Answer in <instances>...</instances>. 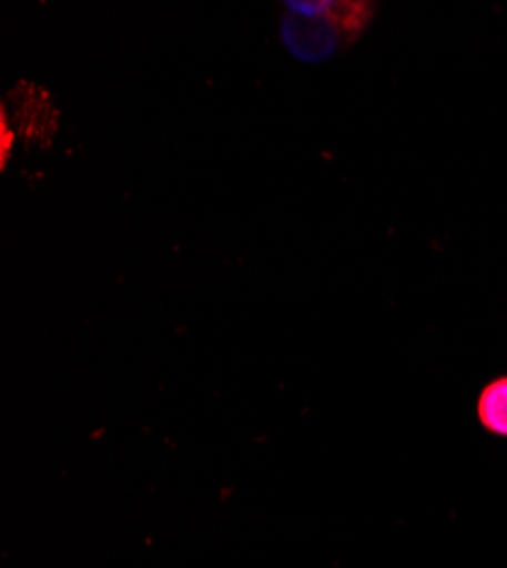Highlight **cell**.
Wrapping results in <instances>:
<instances>
[{"mask_svg":"<svg viewBox=\"0 0 507 568\" xmlns=\"http://www.w3.org/2000/svg\"><path fill=\"white\" fill-rule=\"evenodd\" d=\"M294 8L283 19V39L290 51L305 62H321L333 55L339 41V30L326 14V6Z\"/></svg>","mask_w":507,"mask_h":568,"instance_id":"cell-1","label":"cell"},{"mask_svg":"<svg viewBox=\"0 0 507 568\" xmlns=\"http://www.w3.org/2000/svg\"><path fill=\"white\" fill-rule=\"evenodd\" d=\"M478 418L485 430L507 437V375L483 389L478 398Z\"/></svg>","mask_w":507,"mask_h":568,"instance_id":"cell-2","label":"cell"}]
</instances>
